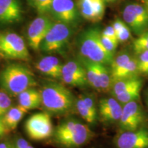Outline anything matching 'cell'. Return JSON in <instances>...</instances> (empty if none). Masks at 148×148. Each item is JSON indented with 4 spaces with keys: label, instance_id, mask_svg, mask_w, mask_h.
I'll return each mask as SVG.
<instances>
[{
    "label": "cell",
    "instance_id": "cell-1",
    "mask_svg": "<svg viewBox=\"0 0 148 148\" xmlns=\"http://www.w3.org/2000/svg\"><path fill=\"white\" fill-rule=\"evenodd\" d=\"M41 106L50 114H64L75 107L76 98L63 84L49 81L40 90Z\"/></svg>",
    "mask_w": 148,
    "mask_h": 148
},
{
    "label": "cell",
    "instance_id": "cell-2",
    "mask_svg": "<svg viewBox=\"0 0 148 148\" xmlns=\"http://www.w3.org/2000/svg\"><path fill=\"white\" fill-rule=\"evenodd\" d=\"M93 132L88 125L75 118L66 119L53 130L55 142L63 148H78L89 142Z\"/></svg>",
    "mask_w": 148,
    "mask_h": 148
},
{
    "label": "cell",
    "instance_id": "cell-3",
    "mask_svg": "<svg viewBox=\"0 0 148 148\" xmlns=\"http://www.w3.org/2000/svg\"><path fill=\"white\" fill-rule=\"evenodd\" d=\"M36 85L34 74L23 64H10L0 72V87L8 95L16 97Z\"/></svg>",
    "mask_w": 148,
    "mask_h": 148
},
{
    "label": "cell",
    "instance_id": "cell-4",
    "mask_svg": "<svg viewBox=\"0 0 148 148\" xmlns=\"http://www.w3.org/2000/svg\"><path fill=\"white\" fill-rule=\"evenodd\" d=\"M101 35L98 27H90L82 32L78 39L80 56L105 65H110L114 54L104 47Z\"/></svg>",
    "mask_w": 148,
    "mask_h": 148
},
{
    "label": "cell",
    "instance_id": "cell-5",
    "mask_svg": "<svg viewBox=\"0 0 148 148\" xmlns=\"http://www.w3.org/2000/svg\"><path fill=\"white\" fill-rule=\"evenodd\" d=\"M0 56L10 60L28 61L30 59L23 38L12 32H0Z\"/></svg>",
    "mask_w": 148,
    "mask_h": 148
},
{
    "label": "cell",
    "instance_id": "cell-6",
    "mask_svg": "<svg viewBox=\"0 0 148 148\" xmlns=\"http://www.w3.org/2000/svg\"><path fill=\"white\" fill-rule=\"evenodd\" d=\"M72 34L70 25L53 23L40 44V49L47 53L59 52L65 47Z\"/></svg>",
    "mask_w": 148,
    "mask_h": 148
},
{
    "label": "cell",
    "instance_id": "cell-7",
    "mask_svg": "<svg viewBox=\"0 0 148 148\" xmlns=\"http://www.w3.org/2000/svg\"><path fill=\"white\" fill-rule=\"evenodd\" d=\"M25 130L32 140H43L51 137L54 129L50 114L43 112L31 115L25 121Z\"/></svg>",
    "mask_w": 148,
    "mask_h": 148
},
{
    "label": "cell",
    "instance_id": "cell-8",
    "mask_svg": "<svg viewBox=\"0 0 148 148\" xmlns=\"http://www.w3.org/2000/svg\"><path fill=\"white\" fill-rule=\"evenodd\" d=\"M147 117L138 101H132L123 106L119 121V132L135 130L143 127Z\"/></svg>",
    "mask_w": 148,
    "mask_h": 148
},
{
    "label": "cell",
    "instance_id": "cell-9",
    "mask_svg": "<svg viewBox=\"0 0 148 148\" xmlns=\"http://www.w3.org/2000/svg\"><path fill=\"white\" fill-rule=\"evenodd\" d=\"M125 23L134 34L140 35L148 29V12L145 6L138 3H131L123 11Z\"/></svg>",
    "mask_w": 148,
    "mask_h": 148
},
{
    "label": "cell",
    "instance_id": "cell-10",
    "mask_svg": "<svg viewBox=\"0 0 148 148\" xmlns=\"http://www.w3.org/2000/svg\"><path fill=\"white\" fill-rule=\"evenodd\" d=\"M116 148H148V128L119 132L114 137Z\"/></svg>",
    "mask_w": 148,
    "mask_h": 148
},
{
    "label": "cell",
    "instance_id": "cell-11",
    "mask_svg": "<svg viewBox=\"0 0 148 148\" xmlns=\"http://www.w3.org/2000/svg\"><path fill=\"white\" fill-rule=\"evenodd\" d=\"M53 22L45 14H39L29 23L27 31V42L29 47L36 51L40 49V44Z\"/></svg>",
    "mask_w": 148,
    "mask_h": 148
},
{
    "label": "cell",
    "instance_id": "cell-12",
    "mask_svg": "<svg viewBox=\"0 0 148 148\" xmlns=\"http://www.w3.org/2000/svg\"><path fill=\"white\" fill-rule=\"evenodd\" d=\"M61 79L64 84L75 87H84L88 85L86 71L79 60H69L63 64Z\"/></svg>",
    "mask_w": 148,
    "mask_h": 148
},
{
    "label": "cell",
    "instance_id": "cell-13",
    "mask_svg": "<svg viewBox=\"0 0 148 148\" xmlns=\"http://www.w3.org/2000/svg\"><path fill=\"white\" fill-rule=\"evenodd\" d=\"M77 10L73 0H53L49 12L58 21L70 25L76 21Z\"/></svg>",
    "mask_w": 148,
    "mask_h": 148
},
{
    "label": "cell",
    "instance_id": "cell-14",
    "mask_svg": "<svg viewBox=\"0 0 148 148\" xmlns=\"http://www.w3.org/2000/svg\"><path fill=\"white\" fill-rule=\"evenodd\" d=\"M104 2L103 0H77V8L83 18L96 23L104 16Z\"/></svg>",
    "mask_w": 148,
    "mask_h": 148
},
{
    "label": "cell",
    "instance_id": "cell-15",
    "mask_svg": "<svg viewBox=\"0 0 148 148\" xmlns=\"http://www.w3.org/2000/svg\"><path fill=\"white\" fill-rule=\"evenodd\" d=\"M21 0H0V23L12 24L19 22L23 17Z\"/></svg>",
    "mask_w": 148,
    "mask_h": 148
},
{
    "label": "cell",
    "instance_id": "cell-16",
    "mask_svg": "<svg viewBox=\"0 0 148 148\" xmlns=\"http://www.w3.org/2000/svg\"><path fill=\"white\" fill-rule=\"evenodd\" d=\"M123 106L116 98L103 97L99 101V116L105 123H113L119 122L122 114Z\"/></svg>",
    "mask_w": 148,
    "mask_h": 148
},
{
    "label": "cell",
    "instance_id": "cell-17",
    "mask_svg": "<svg viewBox=\"0 0 148 148\" xmlns=\"http://www.w3.org/2000/svg\"><path fill=\"white\" fill-rule=\"evenodd\" d=\"M63 64L56 56H47L39 60L36 64V68L40 73L52 78L61 79Z\"/></svg>",
    "mask_w": 148,
    "mask_h": 148
},
{
    "label": "cell",
    "instance_id": "cell-18",
    "mask_svg": "<svg viewBox=\"0 0 148 148\" xmlns=\"http://www.w3.org/2000/svg\"><path fill=\"white\" fill-rule=\"evenodd\" d=\"M18 105L26 110L38 108L41 106V95L40 90L31 87L23 90L18 96Z\"/></svg>",
    "mask_w": 148,
    "mask_h": 148
},
{
    "label": "cell",
    "instance_id": "cell-19",
    "mask_svg": "<svg viewBox=\"0 0 148 148\" xmlns=\"http://www.w3.org/2000/svg\"><path fill=\"white\" fill-rule=\"evenodd\" d=\"M27 111V110L20 105L10 107L2 116L3 121L7 128L10 130V131L15 129Z\"/></svg>",
    "mask_w": 148,
    "mask_h": 148
},
{
    "label": "cell",
    "instance_id": "cell-20",
    "mask_svg": "<svg viewBox=\"0 0 148 148\" xmlns=\"http://www.w3.org/2000/svg\"><path fill=\"white\" fill-rule=\"evenodd\" d=\"M79 60L82 62L85 71H86V75L88 85H90V86H92V88H94L98 91H101L97 69L98 62L88 60V59L82 58L81 56Z\"/></svg>",
    "mask_w": 148,
    "mask_h": 148
},
{
    "label": "cell",
    "instance_id": "cell-21",
    "mask_svg": "<svg viewBox=\"0 0 148 148\" xmlns=\"http://www.w3.org/2000/svg\"><path fill=\"white\" fill-rule=\"evenodd\" d=\"M143 84V81L140 77L138 76L128 77L118 79L112 83L111 90L112 93L114 97L119 94L123 93L127 90H128L137 85Z\"/></svg>",
    "mask_w": 148,
    "mask_h": 148
},
{
    "label": "cell",
    "instance_id": "cell-22",
    "mask_svg": "<svg viewBox=\"0 0 148 148\" xmlns=\"http://www.w3.org/2000/svg\"><path fill=\"white\" fill-rule=\"evenodd\" d=\"M138 74L139 73L138 70L137 59L132 57L124 66V67L112 77V83L118 79L138 76Z\"/></svg>",
    "mask_w": 148,
    "mask_h": 148
},
{
    "label": "cell",
    "instance_id": "cell-23",
    "mask_svg": "<svg viewBox=\"0 0 148 148\" xmlns=\"http://www.w3.org/2000/svg\"><path fill=\"white\" fill-rule=\"evenodd\" d=\"M98 74H99V84L101 91L108 92L111 89L112 86V77L110 71L106 65L101 63H97Z\"/></svg>",
    "mask_w": 148,
    "mask_h": 148
},
{
    "label": "cell",
    "instance_id": "cell-24",
    "mask_svg": "<svg viewBox=\"0 0 148 148\" xmlns=\"http://www.w3.org/2000/svg\"><path fill=\"white\" fill-rule=\"evenodd\" d=\"M75 108H76L77 112L85 121L87 122L89 124H94L97 121V118L92 115L88 108L85 104L83 100L82 95H79L76 98L75 100Z\"/></svg>",
    "mask_w": 148,
    "mask_h": 148
},
{
    "label": "cell",
    "instance_id": "cell-25",
    "mask_svg": "<svg viewBox=\"0 0 148 148\" xmlns=\"http://www.w3.org/2000/svg\"><path fill=\"white\" fill-rule=\"evenodd\" d=\"M132 58V56L127 51H123L118 54L115 58H113L111 63V77L116 75L118 72L124 67V66L127 63V62Z\"/></svg>",
    "mask_w": 148,
    "mask_h": 148
},
{
    "label": "cell",
    "instance_id": "cell-26",
    "mask_svg": "<svg viewBox=\"0 0 148 148\" xmlns=\"http://www.w3.org/2000/svg\"><path fill=\"white\" fill-rule=\"evenodd\" d=\"M143 84L137 85L123 93L115 96V98L121 104L123 105L132 101H138L140 98V90Z\"/></svg>",
    "mask_w": 148,
    "mask_h": 148
},
{
    "label": "cell",
    "instance_id": "cell-27",
    "mask_svg": "<svg viewBox=\"0 0 148 148\" xmlns=\"http://www.w3.org/2000/svg\"><path fill=\"white\" fill-rule=\"evenodd\" d=\"M132 48L136 55L143 51H148V29L145 32L138 35V37L134 40Z\"/></svg>",
    "mask_w": 148,
    "mask_h": 148
},
{
    "label": "cell",
    "instance_id": "cell-28",
    "mask_svg": "<svg viewBox=\"0 0 148 148\" xmlns=\"http://www.w3.org/2000/svg\"><path fill=\"white\" fill-rule=\"evenodd\" d=\"M27 1L38 14H45L49 12L53 0H27Z\"/></svg>",
    "mask_w": 148,
    "mask_h": 148
},
{
    "label": "cell",
    "instance_id": "cell-29",
    "mask_svg": "<svg viewBox=\"0 0 148 148\" xmlns=\"http://www.w3.org/2000/svg\"><path fill=\"white\" fill-rule=\"evenodd\" d=\"M137 66L138 73L148 75V51H143L138 54Z\"/></svg>",
    "mask_w": 148,
    "mask_h": 148
},
{
    "label": "cell",
    "instance_id": "cell-30",
    "mask_svg": "<svg viewBox=\"0 0 148 148\" xmlns=\"http://www.w3.org/2000/svg\"><path fill=\"white\" fill-rule=\"evenodd\" d=\"M10 107H12V100L10 95L0 91V116H3Z\"/></svg>",
    "mask_w": 148,
    "mask_h": 148
},
{
    "label": "cell",
    "instance_id": "cell-31",
    "mask_svg": "<svg viewBox=\"0 0 148 148\" xmlns=\"http://www.w3.org/2000/svg\"><path fill=\"white\" fill-rule=\"evenodd\" d=\"M82 97L83 100H84L85 104L87 106L89 109L90 112H91L92 115L95 116V118L97 119V104H96L95 100L92 95L90 94H85V95H81Z\"/></svg>",
    "mask_w": 148,
    "mask_h": 148
},
{
    "label": "cell",
    "instance_id": "cell-32",
    "mask_svg": "<svg viewBox=\"0 0 148 148\" xmlns=\"http://www.w3.org/2000/svg\"><path fill=\"white\" fill-rule=\"evenodd\" d=\"M101 39L104 47L106 48L109 52L114 54V52L116 50V47H117L119 42L117 40H113L112 38H108V37L103 36V35H101Z\"/></svg>",
    "mask_w": 148,
    "mask_h": 148
},
{
    "label": "cell",
    "instance_id": "cell-33",
    "mask_svg": "<svg viewBox=\"0 0 148 148\" xmlns=\"http://www.w3.org/2000/svg\"><path fill=\"white\" fill-rule=\"evenodd\" d=\"M116 37L119 42H123L127 41L130 37V27L125 24L118 32H116Z\"/></svg>",
    "mask_w": 148,
    "mask_h": 148
},
{
    "label": "cell",
    "instance_id": "cell-34",
    "mask_svg": "<svg viewBox=\"0 0 148 148\" xmlns=\"http://www.w3.org/2000/svg\"><path fill=\"white\" fill-rule=\"evenodd\" d=\"M101 35L108 37V38H112V39L117 40V37H116V33L112 25H108L101 32ZM119 42V41H118Z\"/></svg>",
    "mask_w": 148,
    "mask_h": 148
},
{
    "label": "cell",
    "instance_id": "cell-35",
    "mask_svg": "<svg viewBox=\"0 0 148 148\" xmlns=\"http://www.w3.org/2000/svg\"><path fill=\"white\" fill-rule=\"evenodd\" d=\"M14 148H34L23 138H18L13 143Z\"/></svg>",
    "mask_w": 148,
    "mask_h": 148
},
{
    "label": "cell",
    "instance_id": "cell-36",
    "mask_svg": "<svg viewBox=\"0 0 148 148\" xmlns=\"http://www.w3.org/2000/svg\"><path fill=\"white\" fill-rule=\"evenodd\" d=\"M125 25V22H123V21H121V20H120V19H116L113 22V23H112V25L116 33V32H119L120 29H121L122 27L124 26Z\"/></svg>",
    "mask_w": 148,
    "mask_h": 148
},
{
    "label": "cell",
    "instance_id": "cell-37",
    "mask_svg": "<svg viewBox=\"0 0 148 148\" xmlns=\"http://www.w3.org/2000/svg\"><path fill=\"white\" fill-rule=\"evenodd\" d=\"M0 148H14L13 143L9 140H4L0 143Z\"/></svg>",
    "mask_w": 148,
    "mask_h": 148
},
{
    "label": "cell",
    "instance_id": "cell-38",
    "mask_svg": "<svg viewBox=\"0 0 148 148\" xmlns=\"http://www.w3.org/2000/svg\"><path fill=\"white\" fill-rule=\"evenodd\" d=\"M9 132H10V130H8L5 126L0 127V138L8 134Z\"/></svg>",
    "mask_w": 148,
    "mask_h": 148
},
{
    "label": "cell",
    "instance_id": "cell-39",
    "mask_svg": "<svg viewBox=\"0 0 148 148\" xmlns=\"http://www.w3.org/2000/svg\"><path fill=\"white\" fill-rule=\"evenodd\" d=\"M145 103H146V105H147V109H148V88L145 92Z\"/></svg>",
    "mask_w": 148,
    "mask_h": 148
},
{
    "label": "cell",
    "instance_id": "cell-40",
    "mask_svg": "<svg viewBox=\"0 0 148 148\" xmlns=\"http://www.w3.org/2000/svg\"><path fill=\"white\" fill-rule=\"evenodd\" d=\"M1 126H5V125L4 123H3V121L2 116H0V127H1ZM5 127H6V126H5Z\"/></svg>",
    "mask_w": 148,
    "mask_h": 148
},
{
    "label": "cell",
    "instance_id": "cell-41",
    "mask_svg": "<svg viewBox=\"0 0 148 148\" xmlns=\"http://www.w3.org/2000/svg\"><path fill=\"white\" fill-rule=\"evenodd\" d=\"M144 2H145V8L148 12V0H144Z\"/></svg>",
    "mask_w": 148,
    "mask_h": 148
}]
</instances>
